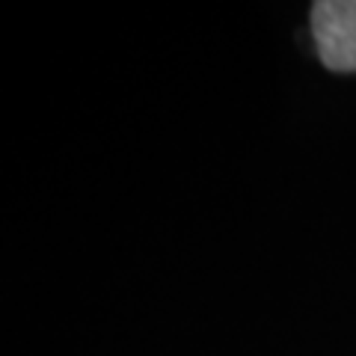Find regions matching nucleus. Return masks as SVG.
I'll list each match as a JSON object with an SVG mask.
<instances>
[{
	"instance_id": "nucleus-1",
	"label": "nucleus",
	"mask_w": 356,
	"mask_h": 356,
	"mask_svg": "<svg viewBox=\"0 0 356 356\" xmlns=\"http://www.w3.org/2000/svg\"><path fill=\"white\" fill-rule=\"evenodd\" d=\"M312 36L330 72H356V0L312 3Z\"/></svg>"
}]
</instances>
